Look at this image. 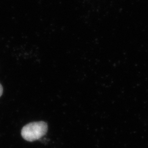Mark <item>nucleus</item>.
<instances>
[{
	"mask_svg": "<svg viewBox=\"0 0 148 148\" xmlns=\"http://www.w3.org/2000/svg\"><path fill=\"white\" fill-rule=\"evenodd\" d=\"M3 93V87L0 84V97H1V95H2Z\"/></svg>",
	"mask_w": 148,
	"mask_h": 148,
	"instance_id": "obj_2",
	"label": "nucleus"
},
{
	"mask_svg": "<svg viewBox=\"0 0 148 148\" xmlns=\"http://www.w3.org/2000/svg\"><path fill=\"white\" fill-rule=\"evenodd\" d=\"M48 131L47 123L44 121L31 122L21 130L22 137L28 142H34L43 137Z\"/></svg>",
	"mask_w": 148,
	"mask_h": 148,
	"instance_id": "obj_1",
	"label": "nucleus"
}]
</instances>
